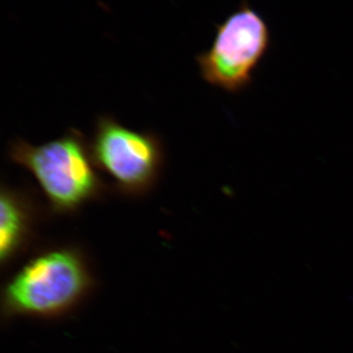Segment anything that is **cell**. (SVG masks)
Wrapping results in <instances>:
<instances>
[{
	"label": "cell",
	"mask_w": 353,
	"mask_h": 353,
	"mask_svg": "<svg viewBox=\"0 0 353 353\" xmlns=\"http://www.w3.org/2000/svg\"><path fill=\"white\" fill-rule=\"evenodd\" d=\"M8 158L32 174L52 214H75L108 192L90 141L79 130L70 129L60 138L39 145L16 139L9 145Z\"/></svg>",
	"instance_id": "cell-1"
},
{
	"label": "cell",
	"mask_w": 353,
	"mask_h": 353,
	"mask_svg": "<svg viewBox=\"0 0 353 353\" xmlns=\"http://www.w3.org/2000/svg\"><path fill=\"white\" fill-rule=\"evenodd\" d=\"M215 27L212 46L196 58L199 74L212 87L240 94L250 87L270 50V28L248 0H241L238 8Z\"/></svg>",
	"instance_id": "cell-2"
},
{
	"label": "cell",
	"mask_w": 353,
	"mask_h": 353,
	"mask_svg": "<svg viewBox=\"0 0 353 353\" xmlns=\"http://www.w3.org/2000/svg\"><path fill=\"white\" fill-rule=\"evenodd\" d=\"M90 148L99 171L122 196L141 197L154 189L165 162L163 143L152 132H139L111 115L95 122Z\"/></svg>",
	"instance_id": "cell-3"
},
{
	"label": "cell",
	"mask_w": 353,
	"mask_h": 353,
	"mask_svg": "<svg viewBox=\"0 0 353 353\" xmlns=\"http://www.w3.org/2000/svg\"><path fill=\"white\" fill-rule=\"evenodd\" d=\"M34 197L23 189L2 183L0 190V257L8 261L29 241L38 218Z\"/></svg>",
	"instance_id": "cell-5"
},
{
	"label": "cell",
	"mask_w": 353,
	"mask_h": 353,
	"mask_svg": "<svg viewBox=\"0 0 353 353\" xmlns=\"http://www.w3.org/2000/svg\"><path fill=\"white\" fill-rule=\"evenodd\" d=\"M90 279L80 253L60 248L32 259L4 292L11 314L52 315L74 305L85 294Z\"/></svg>",
	"instance_id": "cell-4"
}]
</instances>
